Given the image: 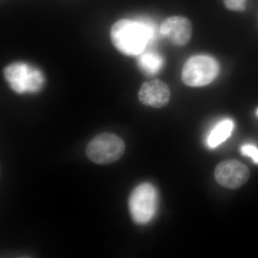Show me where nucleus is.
I'll return each instance as SVG.
<instances>
[{"instance_id":"20e7f679","label":"nucleus","mask_w":258,"mask_h":258,"mask_svg":"<svg viewBox=\"0 0 258 258\" xmlns=\"http://www.w3.org/2000/svg\"><path fill=\"white\" fill-rule=\"evenodd\" d=\"M125 152L123 141L115 134L103 133L94 137L86 148V155L92 162L107 165L119 160Z\"/></svg>"},{"instance_id":"f257e3e1","label":"nucleus","mask_w":258,"mask_h":258,"mask_svg":"<svg viewBox=\"0 0 258 258\" xmlns=\"http://www.w3.org/2000/svg\"><path fill=\"white\" fill-rule=\"evenodd\" d=\"M157 34L152 22L142 20H118L111 30L112 43L121 53L128 56L142 54Z\"/></svg>"},{"instance_id":"f8f14e48","label":"nucleus","mask_w":258,"mask_h":258,"mask_svg":"<svg viewBox=\"0 0 258 258\" xmlns=\"http://www.w3.org/2000/svg\"><path fill=\"white\" fill-rule=\"evenodd\" d=\"M226 8L233 11H243L246 0H224Z\"/></svg>"},{"instance_id":"ddd939ff","label":"nucleus","mask_w":258,"mask_h":258,"mask_svg":"<svg viewBox=\"0 0 258 258\" xmlns=\"http://www.w3.org/2000/svg\"><path fill=\"white\" fill-rule=\"evenodd\" d=\"M257 115H258V109L257 110Z\"/></svg>"},{"instance_id":"f03ea898","label":"nucleus","mask_w":258,"mask_h":258,"mask_svg":"<svg viewBox=\"0 0 258 258\" xmlns=\"http://www.w3.org/2000/svg\"><path fill=\"white\" fill-rule=\"evenodd\" d=\"M4 77L10 87L19 94L39 92L45 82L40 70L22 62L7 66L4 69Z\"/></svg>"},{"instance_id":"6e6552de","label":"nucleus","mask_w":258,"mask_h":258,"mask_svg":"<svg viewBox=\"0 0 258 258\" xmlns=\"http://www.w3.org/2000/svg\"><path fill=\"white\" fill-rule=\"evenodd\" d=\"M169 88L165 83L160 80L144 83L139 90V101L145 106L161 108L169 103Z\"/></svg>"},{"instance_id":"39448f33","label":"nucleus","mask_w":258,"mask_h":258,"mask_svg":"<svg viewBox=\"0 0 258 258\" xmlns=\"http://www.w3.org/2000/svg\"><path fill=\"white\" fill-rule=\"evenodd\" d=\"M220 71L217 60L208 55H195L190 57L183 67V82L192 87L206 86L212 83Z\"/></svg>"},{"instance_id":"9d476101","label":"nucleus","mask_w":258,"mask_h":258,"mask_svg":"<svg viewBox=\"0 0 258 258\" xmlns=\"http://www.w3.org/2000/svg\"><path fill=\"white\" fill-rule=\"evenodd\" d=\"M164 64V57L154 51L142 52L139 58V67L147 76L157 74L162 69Z\"/></svg>"},{"instance_id":"9b49d317","label":"nucleus","mask_w":258,"mask_h":258,"mask_svg":"<svg viewBox=\"0 0 258 258\" xmlns=\"http://www.w3.org/2000/svg\"><path fill=\"white\" fill-rule=\"evenodd\" d=\"M240 152L242 155L251 158L255 164H258V148L252 144H245L240 148Z\"/></svg>"},{"instance_id":"0eeeda50","label":"nucleus","mask_w":258,"mask_h":258,"mask_svg":"<svg viewBox=\"0 0 258 258\" xmlns=\"http://www.w3.org/2000/svg\"><path fill=\"white\" fill-rule=\"evenodd\" d=\"M192 33L191 23L184 17H171L161 24L159 34L176 45H184Z\"/></svg>"},{"instance_id":"7ed1b4c3","label":"nucleus","mask_w":258,"mask_h":258,"mask_svg":"<svg viewBox=\"0 0 258 258\" xmlns=\"http://www.w3.org/2000/svg\"><path fill=\"white\" fill-rule=\"evenodd\" d=\"M158 192L154 185L143 183L131 193L128 208L132 220L138 225H146L152 221L158 208Z\"/></svg>"},{"instance_id":"423d86ee","label":"nucleus","mask_w":258,"mask_h":258,"mask_svg":"<svg viewBox=\"0 0 258 258\" xmlns=\"http://www.w3.org/2000/svg\"><path fill=\"white\" fill-rule=\"evenodd\" d=\"M215 179L219 184L235 189L247 182L249 171L247 166L235 159H229L220 163L215 171Z\"/></svg>"},{"instance_id":"1a4fd4ad","label":"nucleus","mask_w":258,"mask_h":258,"mask_svg":"<svg viewBox=\"0 0 258 258\" xmlns=\"http://www.w3.org/2000/svg\"><path fill=\"white\" fill-rule=\"evenodd\" d=\"M234 128V122L230 119L222 120L215 125L209 134L207 143L208 147L214 149L225 142L232 134Z\"/></svg>"}]
</instances>
